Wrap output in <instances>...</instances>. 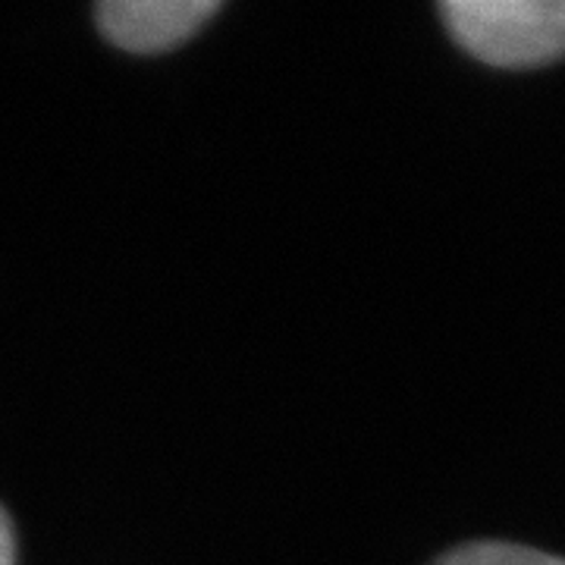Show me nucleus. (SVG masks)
Segmentation results:
<instances>
[{
	"label": "nucleus",
	"mask_w": 565,
	"mask_h": 565,
	"mask_svg": "<svg viewBox=\"0 0 565 565\" xmlns=\"http://www.w3.org/2000/svg\"><path fill=\"white\" fill-rule=\"evenodd\" d=\"M0 565H17V537L3 509H0Z\"/></svg>",
	"instance_id": "4"
},
{
	"label": "nucleus",
	"mask_w": 565,
	"mask_h": 565,
	"mask_svg": "<svg viewBox=\"0 0 565 565\" xmlns=\"http://www.w3.org/2000/svg\"><path fill=\"white\" fill-rule=\"evenodd\" d=\"M440 13L452 39L493 66L565 57V0H449Z\"/></svg>",
	"instance_id": "1"
},
{
	"label": "nucleus",
	"mask_w": 565,
	"mask_h": 565,
	"mask_svg": "<svg viewBox=\"0 0 565 565\" xmlns=\"http://www.w3.org/2000/svg\"><path fill=\"white\" fill-rule=\"evenodd\" d=\"M434 565H565V559L515 544H468Z\"/></svg>",
	"instance_id": "3"
},
{
	"label": "nucleus",
	"mask_w": 565,
	"mask_h": 565,
	"mask_svg": "<svg viewBox=\"0 0 565 565\" xmlns=\"http://www.w3.org/2000/svg\"><path fill=\"white\" fill-rule=\"evenodd\" d=\"M217 10V0H107L98 7V25L117 47L151 54L182 44Z\"/></svg>",
	"instance_id": "2"
}]
</instances>
